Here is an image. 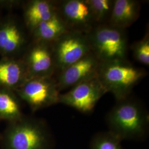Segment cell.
Listing matches in <instances>:
<instances>
[{"instance_id":"16","label":"cell","mask_w":149,"mask_h":149,"mask_svg":"<svg viewBox=\"0 0 149 149\" xmlns=\"http://www.w3.org/2000/svg\"><path fill=\"white\" fill-rule=\"evenodd\" d=\"M23 115L21 100L15 92L0 87V120L13 122Z\"/></svg>"},{"instance_id":"4","label":"cell","mask_w":149,"mask_h":149,"mask_svg":"<svg viewBox=\"0 0 149 149\" xmlns=\"http://www.w3.org/2000/svg\"><path fill=\"white\" fill-rule=\"evenodd\" d=\"M87 34L91 53L100 63L128 60V37L125 29L103 23L96 25Z\"/></svg>"},{"instance_id":"1","label":"cell","mask_w":149,"mask_h":149,"mask_svg":"<svg viewBox=\"0 0 149 149\" xmlns=\"http://www.w3.org/2000/svg\"><path fill=\"white\" fill-rule=\"evenodd\" d=\"M55 140L47 122L24 114L7 122L0 135L1 149H54Z\"/></svg>"},{"instance_id":"12","label":"cell","mask_w":149,"mask_h":149,"mask_svg":"<svg viewBox=\"0 0 149 149\" xmlns=\"http://www.w3.org/2000/svg\"><path fill=\"white\" fill-rule=\"evenodd\" d=\"M23 23L31 34L40 24L52 18L57 12V1L30 0L24 1Z\"/></svg>"},{"instance_id":"14","label":"cell","mask_w":149,"mask_h":149,"mask_svg":"<svg viewBox=\"0 0 149 149\" xmlns=\"http://www.w3.org/2000/svg\"><path fill=\"white\" fill-rule=\"evenodd\" d=\"M141 6L135 0H114L111 15L107 23L125 29L138 19Z\"/></svg>"},{"instance_id":"10","label":"cell","mask_w":149,"mask_h":149,"mask_svg":"<svg viewBox=\"0 0 149 149\" xmlns=\"http://www.w3.org/2000/svg\"><path fill=\"white\" fill-rule=\"evenodd\" d=\"M57 6L58 13L69 31L88 33L97 24L87 0L57 1Z\"/></svg>"},{"instance_id":"9","label":"cell","mask_w":149,"mask_h":149,"mask_svg":"<svg viewBox=\"0 0 149 149\" xmlns=\"http://www.w3.org/2000/svg\"><path fill=\"white\" fill-rule=\"evenodd\" d=\"M27 68L28 79L54 76L56 72L50 43L32 40L21 57Z\"/></svg>"},{"instance_id":"19","label":"cell","mask_w":149,"mask_h":149,"mask_svg":"<svg viewBox=\"0 0 149 149\" xmlns=\"http://www.w3.org/2000/svg\"><path fill=\"white\" fill-rule=\"evenodd\" d=\"M134 58L140 63L145 66L149 65V34L146 33L141 40L134 43L132 46Z\"/></svg>"},{"instance_id":"21","label":"cell","mask_w":149,"mask_h":149,"mask_svg":"<svg viewBox=\"0 0 149 149\" xmlns=\"http://www.w3.org/2000/svg\"><path fill=\"white\" fill-rule=\"evenodd\" d=\"M0 135H1V133H0Z\"/></svg>"},{"instance_id":"8","label":"cell","mask_w":149,"mask_h":149,"mask_svg":"<svg viewBox=\"0 0 149 149\" xmlns=\"http://www.w3.org/2000/svg\"><path fill=\"white\" fill-rule=\"evenodd\" d=\"M107 93L97 76L85 81L64 93H60L59 103L71 107L84 114L93 111L98 102Z\"/></svg>"},{"instance_id":"17","label":"cell","mask_w":149,"mask_h":149,"mask_svg":"<svg viewBox=\"0 0 149 149\" xmlns=\"http://www.w3.org/2000/svg\"><path fill=\"white\" fill-rule=\"evenodd\" d=\"M122 141L109 131L99 132L93 136L90 149H124Z\"/></svg>"},{"instance_id":"11","label":"cell","mask_w":149,"mask_h":149,"mask_svg":"<svg viewBox=\"0 0 149 149\" xmlns=\"http://www.w3.org/2000/svg\"><path fill=\"white\" fill-rule=\"evenodd\" d=\"M100 62L92 53L64 70L56 73L55 79L60 92L97 76Z\"/></svg>"},{"instance_id":"5","label":"cell","mask_w":149,"mask_h":149,"mask_svg":"<svg viewBox=\"0 0 149 149\" xmlns=\"http://www.w3.org/2000/svg\"><path fill=\"white\" fill-rule=\"evenodd\" d=\"M32 112H36L59 103V91L54 76L29 79L15 91Z\"/></svg>"},{"instance_id":"15","label":"cell","mask_w":149,"mask_h":149,"mask_svg":"<svg viewBox=\"0 0 149 149\" xmlns=\"http://www.w3.org/2000/svg\"><path fill=\"white\" fill-rule=\"evenodd\" d=\"M68 31L69 30L57 11L52 18L36 27L31 35L32 40L51 44Z\"/></svg>"},{"instance_id":"2","label":"cell","mask_w":149,"mask_h":149,"mask_svg":"<svg viewBox=\"0 0 149 149\" xmlns=\"http://www.w3.org/2000/svg\"><path fill=\"white\" fill-rule=\"evenodd\" d=\"M108 131L121 141L141 140L149 131V113L138 100L128 97L116 104L107 114Z\"/></svg>"},{"instance_id":"20","label":"cell","mask_w":149,"mask_h":149,"mask_svg":"<svg viewBox=\"0 0 149 149\" xmlns=\"http://www.w3.org/2000/svg\"><path fill=\"white\" fill-rule=\"evenodd\" d=\"M23 1L21 0H0V11L3 10L12 11L23 5Z\"/></svg>"},{"instance_id":"7","label":"cell","mask_w":149,"mask_h":149,"mask_svg":"<svg viewBox=\"0 0 149 149\" xmlns=\"http://www.w3.org/2000/svg\"><path fill=\"white\" fill-rule=\"evenodd\" d=\"M23 22L15 15L0 17V55L1 58H20L29 41Z\"/></svg>"},{"instance_id":"3","label":"cell","mask_w":149,"mask_h":149,"mask_svg":"<svg viewBox=\"0 0 149 149\" xmlns=\"http://www.w3.org/2000/svg\"><path fill=\"white\" fill-rule=\"evenodd\" d=\"M146 74L144 70L126 60L100 63L97 77L107 92L119 101L129 97L134 87Z\"/></svg>"},{"instance_id":"18","label":"cell","mask_w":149,"mask_h":149,"mask_svg":"<svg viewBox=\"0 0 149 149\" xmlns=\"http://www.w3.org/2000/svg\"><path fill=\"white\" fill-rule=\"evenodd\" d=\"M97 24L107 23L111 15L114 0H87Z\"/></svg>"},{"instance_id":"22","label":"cell","mask_w":149,"mask_h":149,"mask_svg":"<svg viewBox=\"0 0 149 149\" xmlns=\"http://www.w3.org/2000/svg\"><path fill=\"white\" fill-rule=\"evenodd\" d=\"M0 17H1V15H0Z\"/></svg>"},{"instance_id":"13","label":"cell","mask_w":149,"mask_h":149,"mask_svg":"<svg viewBox=\"0 0 149 149\" xmlns=\"http://www.w3.org/2000/svg\"><path fill=\"white\" fill-rule=\"evenodd\" d=\"M28 79L27 68L21 58L0 59V87L15 91Z\"/></svg>"},{"instance_id":"6","label":"cell","mask_w":149,"mask_h":149,"mask_svg":"<svg viewBox=\"0 0 149 149\" xmlns=\"http://www.w3.org/2000/svg\"><path fill=\"white\" fill-rule=\"evenodd\" d=\"M56 72L77 62L91 53L87 33L69 31L51 43Z\"/></svg>"}]
</instances>
